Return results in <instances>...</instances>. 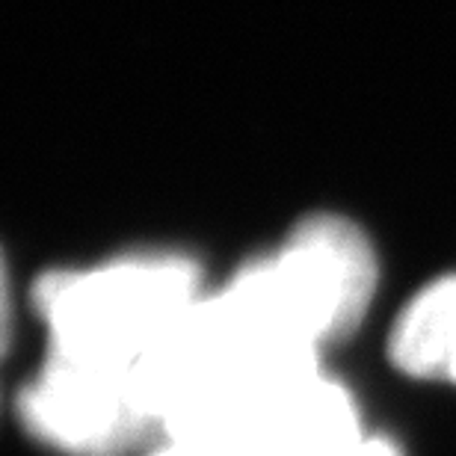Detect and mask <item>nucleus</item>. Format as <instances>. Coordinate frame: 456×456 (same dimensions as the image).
Returning a JSON list of instances; mask_svg holds the SVG:
<instances>
[{"label": "nucleus", "instance_id": "nucleus-1", "mask_svg": "<svg viewBox=\"0 0 456 456\" xmlns=\"http://www.w3.org/2000/svg\"><path fill=\"white\" fill-rule=\"evenodd\" d=\"M377 288V255L355 223L303 216L273 255L243 264L220 294L270 338L314 346L362 323Z\"/></svg>", "mask_w": 456, "mask_h": 456}, {"label": "nucleus", "instance_id": "nucleus-2", "mask_svg": "<svg viewBox=\"0 0 456 456\" xmlns=\"http://www.w3.org/2000/svg\"><path fill=\"white\" fill-rule=\"evenodd\" d=\"M202 299V273L181 252H134L93 270H51L33 285L51 350L134 368Z\"/></svg>", "mask_w": 456, "mask_h": 456}, {"label": "nucleus", "instance_id": "nucleus-3", "mask_svg": "<svg viewBox=\"0 0 456 456\" xmlns=\"http://www.w3.org/2000/svg\"><path fill=\"white\" fill-rule=\"evenodd\" d=\"M18 415L36 439L69 456H122L158 430L134 368L57 350L21 388Z\"/></svg>", "mask_w": 456, "mask_h": 456}, {"label": "nucleus", "instance_id": "nucleus-4", "mask_svg": "<svg viewBox=\"0 0 456 456\" xmlns=\"http://www.w3.org/2000/svg\"><path fill=\"white\" fill-rule=\"evenodd\" d=\"M364 439L350 391L321 370L281 379L225 409L190 439L243 456H335Z\"/></svg>", "mask_w": 456, "mask_h": 456}, {"label": "nucleus", "instance_id": "nucleus-5", "mask_svg": "<svg viewBox=\"0 0 456 456\" xmlns=\"http://www.w3.org/2000/svg\"><path fill=\"white\" fill-rule=\"evenodd\" d=\"M388 355L406 377L456 382V273L409 299L388 335Z\"/></svg>", "mask_w": 456, "mask_h": 456}, {"label": "nucleus", "instance_id": "nucleus-6", "mask_svg": "<svg viewBox=\"0 0 456 456\" xmlns=\"http://www.w3.org/2000/svg\"><path fill=\"white\" fill-rule=\"evenodd\" d=\"M151 456H243L223 444H208V442H169L163 439V444Z\"/></svg>", "mask_w": 456, "mask_h": 456}, {"label": "nucleus", "instance_id": "nucleus-7", "mask_svg": "<svg viewBox=\"0 0 456 456\" xmlns=\"http://www.w3.org/2000/svg\"><path fill=\"white\" fill-rule=\"evenodd\" d=\"M335 456H400V451L386 439H368V436H364V439L355 442L353 448H346Z\"/></svg>", "mask_w": 456, "mask_h": 456}]
</instances>
